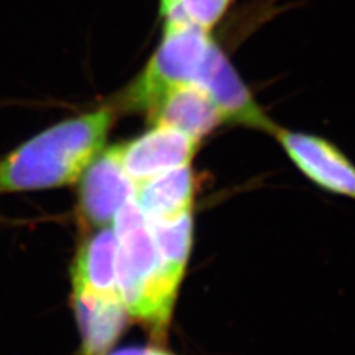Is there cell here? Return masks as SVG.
<instances>
[{
    "instance_id": "7a4b0ae2",
    "label": "cell",
    "mask_w": 355,
    "mask_h": 355,
    "mask_svg": "<svg viewBox=\"0 0 355 355\" xmlns=\"http://www.w3.org/2000/svg\"><path fill=\"white\" fill-rule=\"evenodd\" d=\"M113 230L117 243L119 291L126 313L154 338L163 339L184 274L164 259L150 219L133 198L116 214Z\"/></svg>"
},
{
    "instance_id": "4fadbf2b",
    "label": "cell",
    "mask_w": 355,
    "mask_h": 355,
    "mask_svg": "<svg viewBox=\"0 0 355 355\" xmlns=\"http://www.w3.org/2000/svg\"><path fill=\"white\" fill-rule=\"evenodd\" d=\"M176 0H160V8H162V14H164L171 6L175 5Z\"/></svg>"
},
{
    "instance_id": "8fae6325",
    "label": "cell",
    "mask_w": 355,
    "mask_h": 355,
    "mask_svg": "<svg viewBox=\"0 0 355 355\" xmlns=\"http://www.w3.org/2000/svg\"><path fill=\"white\" fill-rule=\"evenodd\" d=\"M231 3L232 0H176L163 14L164 24H191L210 31Z\"/></svg>"
},
{
    "instance_id": "8992f818",
    "label": "cell",
    "mask_w": 355,
    "mask_h": 355,
    "mask_svg": "<svg viewBox=\"0 0 355 355\" xmlns=\"http://www.w3.org/2000/svg\"><path fill=\"white\" fill-rule=\"evenodd\" d=\"M133 182L141 184L169 171L190 166L200 141L169 126L153 125L144 135L116 146Z\"/></svg>"
},
{
    "instance_id": "ba28073f",
    "label": "cell",
    "mask_w": 355,
    "mask_h": 355,
    "mask_svg": "<svg viewBox=\"0 0 355 355\" xmlns=\"http://www.w3.org/2000/svg\"><path fill=\"white\" fill-rule=\"evenodd\" d=\"M147 116L153 125L169 126L202 142L219 126L227 125L215 101L203 87L194 83L169 89L155 103Z\"/></svg>"
},
{
    "instance_id": "277c9868",
    "label": "cell",
    "mask_w": 355,
    "mask_h": 355,
    "mask_svg": "<svg viewBox=\"0 0 355 355\" xmlns=\"http://www.w3.org/2000/svg\"><path fill=\"white\" fill-rule=\"evenodd\" d=\"M271 135L309 181L326 191L355 200V164L335 144L277 125Z\"/></svg>"
},
{
    "instance_id": "30bf717a",
    "label": "cell",
    "mask_w": 355,
    "mask_h": 355,
    "mask_svg": "<svg viewBox=\"0 0 355 355\" xmlns=\"http://www.w3.org/2000/svg\"><path fill=\"white\" fill-rule=\"evenodd\" d=\"M194 193V173L190 166H184L137 184L133 200L147 218L162 220L193 212Z\"/></svg>"
},
{
    "instance_id": "3957f363",
    "label": "cell",
    "mask_w": 355,
    "mask_h": 355,
    "mask_svg": "<svg viewBox=\"0 0 355 355\" xmlns=\"http://www.w3.org/2000/svg\"><path fill=\"white\" fill-rule=\"evenodd\" d=\"M214 44L209 30L191 24H164L157 51L128 89L126 105L147 113L169 89L196 85Z\"/></svg>"
},
{
    "instance_id": "7c38bea8",
    "label": "cell",
    "mask_w": 355,
    "mask_h": 355,
    "mask_svg": "<svg viewBox=\"0 0 355 355\" xmlns=\"http://www.w3.org/2000/svg\"><path fill=\"white\" fill-rule=\"evenodd\" d=\"M104 355H173V354L155 347H130V348H121L113 352H107Z\"/></svg>"
},
{
    "instance_id": "52a82bcc",
    "label": "cell",
    "mask_w": 355,
    "mask_h": 355,
    "mask_svg": "<svg viewBox=\"0 0 355 355\" xmlns=\"http://www.w3.org/2000/svg\"><path fill=\"white\" fill-rule=\"evenodd\" d=\"M214 99L227 123L271 133L274 121L266 117L246 83L222 49L215 43L197 83Z\"/></svg>"
},
{
    "instance_id": "9c48e42d",
    "label": "cell",
    "mask_w": 355,
    "mask_h": 355,
    "mask_svg": "<svg viewBox=\"0 0 355 355\" xmlns=\"http://www.w3.org/2000/svg\"><path fill=\"white\" fill-rule=\"evenodd\" d=\"M71 295L121 297L113 225L98 228L77 250L71 266Z\"/></svg>"
},
{
    "instance_id": "6da1fadb",
    "label": "cell",
    "mask_w": 355,
    "mask_h": 355,
    "mask_svg": "<svg viewBox=\"0 0 355 355\" xmlns=\"http://www.w3.org/2000/svg\"><path fill=\"white\" fill-rule=\"evenodd\" d=\"M114 110L103 107L67 119L0 159V196L49 190L80 180L105 147Z\"/></svg>"
},
{
    "instance_id": "5b68a950",
    "label": "cell",
    "mask_w": 355,
    "mask_h": 355,
    "mask_svg": "<svg viewBox=\"0 0 355 355\" xmlns=\"http://www.w3.org/2000/svg\"><path fill=\"white\" fill-rule=\"evenodd\" d=\"M137 184L128 175L117 147L99 153L80 176L79 216L94 228L113 225L120 207L135 197Z\"/></svg>"
}]
</instances>
